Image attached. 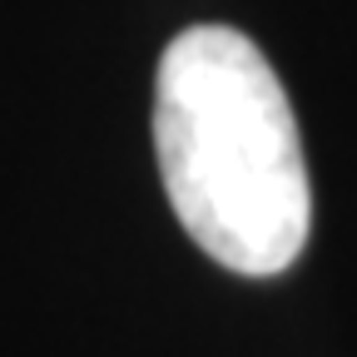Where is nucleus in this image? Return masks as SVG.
<instances>
[{
	"mask_svg": "<svg viewBox=\"0 0 357 357\" xmlns=\"http://www.w3.org/2000/svg\"><path fill=\"white\" fill-rule=\"evenodd\" d=\"M154 149L184 234L243 278H273L303 253L312 189L288 89L229 25L169 40L154 79Z\"/></svg>",
	"mask_w": 357,
	"mask_h": 357,
	"instance_id": "1",
	"label": "nucleus"
}]
</instances>
